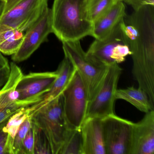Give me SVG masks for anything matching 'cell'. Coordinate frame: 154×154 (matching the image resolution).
<instances>
[{"label": "cell", "instance_id": "obj_5", "mask_svg": "<svg viewBox=\"0 0 154 154\" xmlns=\"http://www.w3.org/2000/svg\"><path fill=\"white\" fill-rule=\"evenodd\" d=\"M122 20L106 36L95 39L86 52L89 57L108 66L123 63L128 56L131 55L122 26Z\"/></svg>", "mask_w": 154, "mask_h": 154}, {"label": "cell", "instance_id": "obj_16", "mask_svg": "<svg viewBox=\"0 0 154 154\" xmlns=\"http://www.w3.org/2000/svg\"><path fill=\"white\" fill-rule=\"evenodd\" d=\"M75 71V68L68 58L65 57L56 70L57 76L50 91L44 95L42 101L43 104L51 101L62 94Z\"/></svg>", "mask_w": 154, "mask_h": 154}, {"label": "cell", "instance_id": "obj_24", "mask_svg": "<svg viewBox=\"0 0 154 154\" xmlns=\"http://www.w3.org/2000/svg\"><path fill=\"white\" fill-rule=\"evenodd\" d=\"M4 126H0V154H13V139L3 130Z\"/></svg>", "mask_w": 154, "mask_h": 154}, {"label": "cell", "instance_id": "obj_29", "mask_svg": "<svg viewBox=\"0 0 154 154\" xmlns=\"http://www.w3.org/2000/svg\"><path fill=\"white\" fill-rule=\"evenodd\" d=\"M3 0H0V2H2L3 1Z\"/></svg>", "mask_w": 154, "mask_h": 154}, {"label": "cell", "instance_id": "obj_8", "mask_svg": "<svg viewBox=\"0 0 154 154\" xmlns=\"http://www.w3.org/2000/svg\"><path fill=\"white\" fill-rule=\"evenodd\" d=\"M133 124L115 113L102 119L106 154H129Z\"/></svg>", "mask_w": 154, "mask_h": 154}, {"label": "cell", "instance_id": "obj_27", "mask_svg": "<svg viewBox=\"0 0 154 154\" xmlns=\"http://www.w3.org/2000/svg\"><path fill=\"white\" fill-rule=\"evenodd\" d=\"M123 1L131 6L134 11L138 10L145 6H154V0H123Z\"/></svg>", "mask_w": 154, "mask_h": 154}, {"label": "cell", "instance_id": "obj_3", "mask_svg": "<svg viewBox=\"0 0 154 154\" xmlns=\"http://www.w3.org/2000/svg\"><path fill=\"white\" fill-rule=\"evenodd\" d=\"M65 57L76 69L87 93L88 103L99 93L103 85L108 66L92 58L85 52L80 41L64 42Z\"/></svg>", "mask_w": 154, "mask_h": 154}, {"label": "cell", "instance_id": "obj_21", "mask_svg": "<svg viewBox=\"0 0 154 154\" xmlns=\"http://www.w3.org/2000/svg\"><path fill=\"white\" fill-rule=\"evenodd\" d=\"M118 0H87V14L88 20L93 23L107 11Z\"/></svg>", "mask_w": 154, "mask_h": 154}, {"label": "cell", "instance_id": "obj_14", "mask_svg": "<svg viewBox=\"0 0 154 154\" xmlns=\"http://www.w3.org/2000/svg\"><path fill=\"white\" fill-rule=\"evenodd\" d=\"M102 119L86 118L81 126L82 154H106L102 128Z\"/></svg>", "mask_w": 154, "mask_h": 154}, {"label": "cell", "instance_id": "obj_13", "mask_svg": "<svg viewBox=\"0 0 154 154\" xmlns=\"http://www.w3.org/2000/svg\"><path fill=\"white\" fill-rule=\"evenodd\" d=\"M154 154V110L132 125L129 154Z\"/></svg>", "mask_w": 154, "mask_h": 154}, {"label": "cell", "instance_id": "obj_25", "mask_svg": "<svg viewBox=\"0 0 154 154\" xmlns=\"http://www.w3.org/2000/svg\"><path fill=\"white\" fill-rule=\"evenodd\" d=\"M11 73L10 63L8 60L0 52V89L8 81Z\"/></svg>", "mask_w": 154, "mask_h": 154}, {"label": "cell", "instance_id": "obj_6", "mask_svg": "<svg viewBox=\"0 0 154 154\" xmlns=\"http://www.w3.org/2000/svg\"><path fill=\"white\" fill-rule=\"evenodd\" d=\"M62 96L67 128L80 129L86 117L88 100L86 90L76 69Z\"/></svg>", "mask_w": 154, "mask_h": 154}, {"label": "cell", "instance_id": "obj_22", "mask_svg": "<svg viewBox=\"0 0 154 154\" xmlns=\"http://www.w3.org/2000/svg\"><path fill=\"white\" fill-rule=\"evenodd\" d=\"M34 132V154H53L50 143L43 131L31 123Z\"/></svg>", "mask_w": 154, "mask_h": 154}, {"label": "cell", "instance_id": "obj_15", "mask_svg": "<svg viewBox=\"0 0 154 154\" xmlns=\"http://www.w3.org/2000/svg\"><path fill=\"white\" fill-rule=\"evenodd\" d=\"M123 1L118 0L109 9L93 23L91 36L95 39L103 38L126 16Z\"/></svg>", "mask_w": 154, "mask_h": 154}, {"label": "cell", "instance_id": "obj_20", "mask_svg": "<svg viewBox=\"0 0 154 154\" xmlns=\"http://www.w3.org/2000/svg\"><path fill=\"white\" fill-rule=\"evenodd\" d=\"M41 103V101L29 108L21 110L12 115L3 127V130L8 132L14 140L21 124L29 116L30 113Z\"/></svg>", "mask_w": 154, "mask_h": 154}, {"label": "cell", "instance_id": "obj_1", "mask_svg": "<svg viewBox=\"0 0 154 154\" xmlns=\"http://www.w3.org/2000/svg\"><path fill=\"white\" fill-rule=\"evenodd\" d=\"M131 52L132 74L154 106V6H145L122 20Z\"/></svg>", "mask_w": 154, "mask_h": 154}, {"label": "cell", "instance_id": "obj_9", "mask_svg": "<svg viewBox=\"0 0 154 154\" xmlns=\"http://www.w3.org/2000/svg\"><path fill=\"white\" fill-rule=\"evenodd\" d=\"M8 81L0 89V126L6 125L10 118L18 112L42 101L44 96L26 100H20L16 87L23 75L21 69L14 62L10 63Z\"/></svg>", "mask_w": 154, "mask_h": 154}, {"label": "cell", "instance_id": "obj_30", "mask_svg": "<svg viewBox=\"0 0 154 154\" xmlns=\"http://www.w3.org/2000/svg\"><path fill=\"white\" fill-rule=\"evenodd\" d=\"M119 1H123V0H119Z\"/></svg>", "mask_w": 154, "mask_h": 154}, {"label": "cell", "instance_id": "obj_18", "mask_svg": "<svg viewBox=\"0 0 154 154\" xmlns=\"http://www.w3.org/2000/svg\"><path fill=\"white\" fill-rule=\"evenodd\" d=\"M24 32L8 25L0 24V52L13 55L21 46Z\"/></svg>", "mask_w": 154, "mask_h": 154}, {"label": "cell", "instance_id": "obj_17", "mask_svg": "<svg viewBox=\"0 0 154 154\" xmlns=\"http://www.w3.org/2000/svg\"><path fill=\"white\" fill-rule=\"evenodd\" d=\"M115 99L128 102L135 108L145 113L154 110V106L150 103L147 94L143 90L133 86L126 89H117Z\"/></svg>", "mask_w": 154, "mask_h": 154}, {"label": "cell", "instance_id": "obj_11", "mask_svg": "<svg viewBox=\"0 0 154 154\" xmlns=\"http://www.w3.org/2000/svg\"><path fill=\"white\" fill-rule=\"evenodd\" d=\"M26 32L21 46L12 55L14 62L19 63L28 59L47 39L49 34L53 33L51 8H48L41 18Z\"/></svg>", "mask_w": 154, "mask_h": 154}, {"label": "cell", "instance_id": "obj_2", "mask_svg": "<svg viewBox=\"0 0 154 154\" xmlns=\"http://www.w3.org/2000/svg\"><path fill=\"white\" fill-rule=\"evenodd\" d=\"M87 0H54L51 8L53 33L62 42L80 41L91 36Z\"/></svg>", "mask_w": 154, "mask_h": 154}, {"label": "cell", "instance_id": "obj_4", "mask_svg": "<svg viewBox=\"0 0 154 154\" xmlns=\"http://www.w3.org/2000/svg\"><path fill=\"white\" fill-rule=\"evenodd\" d=\"M30 113L32 124L41 129L46 136L52 154H59L64 140L67 128L63 111L62 94L42 105Z\"/></svg>", "mask_w": 154, "mask_h": 154}, {"label": "cell", "instance_id": "obj_19", "mask_svg": "<svg viewBox=\"0 0 154 154\" xmlns=\"http://www.w3.org/2000/svg\"><path fill=\"white\" fill-rule=\"evenodd\" d=\"M82 138L80 129H67L59 154H82Z\"/></svg>", "mask_w": 154, "mask_h": 154}, {"label": "cell", "instance_id": "obj_12", "mask_svg": "<svg viewBox=\"0 0 154 154\" xmlns=\"http://www.w3.org/2000/svg\"><path fill=\"white\" fill-rule=\"evenodd\" d=\"M57 76L53 72H32L23 75L16 87L20 100H26L43 97L50 91Z\"/></svg>", "mask_w": 154, "mask_h": 154}, {"label": "cell", "instance_id": "obj_26", "mask_svg": "<svg viewBox=\"0 0 154 154\" xmlns=\"http://www.w3.org/2000/svg\"><path fill=\"white\" fill-rule=\"evenodd\" d=\"M34 130L31 125V128L28 131L23 140L19 154H34Z\"/></svg>", "mask_w": 154, "mask_h": 154}, {"label": "cell", "instance_id": "obj_10", "mask_svg": "<svg viewBox=\"0 0 154 154\" xmlns=\"http://www.w3.org/2000/svg\"><path fill=\"white\" fill-rule=\"evenodd\" d=\"M48 0H21L7 12L0 15V24L26 32L37 22L48 8Z\"/></svg>", "mask_w": 154, "mask_h": 154}, {"label": "cell", "instance_id": "obj_23", "mask_svg": "<svg viewBox=\"0 0 154 154\" xmlns=\"http://www.w3.org/2000/svg\"><path fill=\"white\" fill-rule=\"evenodd\" d=\"M31 127V122L29 116L21 124L13 140V154H19L24 138Z\"/></svg>", "mask_w": 154, "mask_h": 154}, {"label": "cell", "instance_id": "obj_7", "mask_svg": "<svg viewBox=\"0 0 154 154\" xmlns=\"http://www.w3.org/2000/svg\"><path fill=\"white\" fill-rule=\"evenodd\" d=\"M122 71L118 64L108 66V72L101 88L96 96L88 103L85 119H103L115 113V94Z\"/></svg>", "mask_w": 154, "mask_h": 154}, {"label": "cell", "instance_id": "obj_28", "mask_svg": "<svg viewBox=\"0 0 154 154\" xmlns=\"http://www.w3.org/2000/svg\"><path fill=\"white\" fill-rule=\"evenodd\" d=\"M21 0H3L0 2V15L7 12Z\"/></svg>", "mask_w": 154, "mask_h": 154}]
</instances>
